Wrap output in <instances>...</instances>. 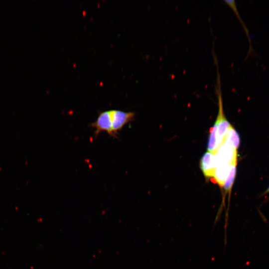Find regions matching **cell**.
I'll list each match as a JSON object with an SVG mask.
<instances>
[{
	"label": "cell",
	"mask_w": 269,
	"mask_h": 269,
	"mask_svg": "<svg viewBox=\"0 0 269 269\" xmlns=\"http://www.w3.org/2000/svg\"><path fill=\"white\" fill-rule=\"evenodd\" d=\"M109 111L112 127V136L117 137L119 131L134 120L135 114L119 110H110Z\"/></svg>",
	"instance_id": "obj_1"
},
{
	"label": "cell",
	"mask_w": 269,
	"mask_h": 269,
	"mask_svg": "<svg viewBox=\"0 0 269 269\" xmlns=\"http://www.w3.org/2000/svg\"><path fill=\"white\" fill-rule=\"evenodd\" d=\"M200 168L206 178H213L216 168L215 155L207 151L202 156L200 162Z\"/></svg>",
	"instance_id": "obj_2"
},
{
	"label": "cell",
	"mask_w": 269,
	"mask_h": 269,
	"mask_svg": "<svg viewBox=\"0 0 269 269\" xmlns=\"http://www.w3.org/2000/svg\"><path fill=\"white\" fill-rule=\"evenodd\" d=\"M224 142L236 150L240 145V138L239 135L232 126L230 127L227 131Z\"/></svg>",
	"instance_id": "obj_3"
},
{
	"label": "cell",
	"mask_w": 269,
	"mask_h": 269,
	"mask_svg": "<svg viewBox=\"0 0 269 269\" xmlns=\"http://www.w3.org/2000/svg\"><path fill=\"white\" fill-rule=\"evenodd\" d=\"M219 147L217 137V125L216 123L210 129L207 151L215 154Z\"/></svg>",
	"instance_id": "obj_4"
},
{
	"label": "cell",
	"mask_w": 269,
	"mask_h": 269,
	"mask_svg": "<svg viewBox=\"0 0 269 269\" xmlns=\"http://www.w3.org/2000/svg\"><path fill=\"white\" fill-rule=\"evenodd\" d=\"M236 173V164L231 165L228 174L224 181L223 188L227 193L230 192L233 184Z\"/></svg>",
	"instance_id": "obj_5"
},
{
	"label": "cell",
	"mask_w": 269,
	"mask_h": 269,
	"mask_svg": "<svg viewBox=\"0 0 269 269\" xmlns=\"http://www.w3.org/2000/svg\"><path fill=\"white\" fill-rule=\"evenodd\" d=\"M224 1L227 3V4H228L233 9V10L234 11V12L236 14L237 16L238 17V18H239V19L241 21V23L243 25V27L244 28L246 34L247 35V37L248 38L249 42V44H250V49L249 50V52H248V55H249L250 53H252L253 52H252L253 48H252V45H251V40L250 38L249 32V31L248 30V28L246 27V26L245 25V23H244L243 21L242 20V19H241V17H240V15H239V12L238 11V10H237V7H236V2H235V0H224Z\"/></svg>",
	"instance_id": "obj_6"
},
{
	"label": "cell",
	"mask_w": 269,
	"mask_h": 269,
	"mask_svg": "<svg viewBox=\"0 0 269 269\" xmlns=\"http://www.w3.org/2000/svg\"><path fill=\"white\" fill-rule=\"evenodd\" d=\"M268 192H269V186L268 187V188L267 189V190L266 191V193H268Z\"/></svg>",
	"instance_id": "obj_7"
}]
</instances>
